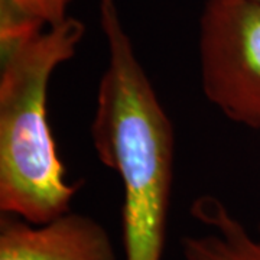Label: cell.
Instances as JSON below:
<instances>
[{
    "label": "cell",
    "mask_w": 260,
    "mask_h": 260,
    "mask_svg": "<svg viewBox=\"0 0 260 260\" xmlns=\"http://www.w3.org/2000/svg\"><path fill=\"white\" fill-rule=\"evenodd\" d=\"M85 35L68 18L2 45L0 211L42 224L71 210L78 184L70 182L47 116L49 83L77 54Z\"/></svg>",
    "instance_id": "7a4b0ae2"
},
{
    "label": "cell",
    "mask_w": 260,
    "mask_h": 260,
    "mask_svg": "<svg viewBox=\"0 0 260 260\" xmlns=\"http://www.w3.org/2000/svg\"><path fill=\"white\" fill-rule=\"evenodd\" d=\"M28 16L45 26H52L68 18V9L74 0H12Z\"/></svg>",
    "instance_id": "8992f818"
},
{
    "label": "cell",
    "mask_w": 260,
    "mask_h": 260,
    "mask_svg": "<svg viewBox=\"0 0 260 260\" xmlns=\"http://www.w3.org/2000/svg\"><path fill=\"white\" fill-rule=\"evenodd\" d=\"M0 260H117V254L103 224L70 210L42 224L2 214Z\"/></svg>",
    "instance_id": "277c9868"
},
{
    "label": "cell",
    "mask_w": 260,
    "mask_h": 260,
    "mask_svg": "<svg viewBox=\"0 0 260 260\" xmlns=\"http://www.w3.org/2000/svg\"><path fill=\"white\" fill-rule=\"evenodd\" d=\"M191 214L211 232L182 239L184 260H260V223L250 233L214 195L198 197Z\"/></svg>",
    "instance_id": "5b68a950"
},
{
    "label": "cell",
    "mask_w": 260,
    "mask_h": 260,
    "mask_svg": "<svg viewBox=\"0 0 260 260\" xmlns=\"http://www.w3.org/2000/svg\"><path fill=\"white\" fill-rule=\"evenodd\" d=\"M256 2H260V0H256Z\"/></svg>",
    "instance_id": "52a82bcc"
},
{
    "label": "cell",
    "mask_w": 260,
    "mask_h": 260,
    "mask_svg": "<svg viewBox=\"0 0 260 260\" xmlns=\"http://www.w3.org/2000/svg\"><path fill=\"white\" fill-rule=\"evenodd\" d=\"M107 65L91 121L97 159L121 182L124 260H162L174 182L175 135L135 51L117 0H99Z\"/></svg>",
    "instance_id": "6da1fadb"
},
{
    "label": "cell",
    "mask_w": 260,
    "mask_h": 260,
    "mask_svg": "<svg viewBox=\"0 0 260 260\" xmlns=\"http://www.w3.org/2000/svg\"><path fill=\"white\" fill-rule=\"evenodd\" d=\"M198 65L205 99L233 123L260 129V2L205 0Z\"/></svg>",
    "instance_id": "3957f363"
}]
</instances>
